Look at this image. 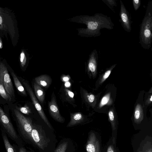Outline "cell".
I'll use <instances>...</instances> for the list:
<instances>
[{
	"instance_id": "1",
	"label": "cell",
	"mask_w": 152,
	"mask_h": 152,
	"mask_svg": "<svg viewBox=\"0 0 152 152\" xmlns=\"http://www.w3.org/2000/svg\"><path fill=\"white\" fill-rule=\"evenodd\" d=\"M69 20L71 21L83 24L86 26V28L77 29L78 34L82 37H98L101 35V29L106 28L112 30L114 27V24L110 17L101 13H96L93 16H77Z\"/></svg>"
},
{
	"instance_id": "2",
	"label": "cell",
	"mask_w": 152,
	"mask_h": 152,
	"mask_svg": "<svg viewBox=\"0 0 152 152\" xmlns=\"http://www.w3.org/2000/svg\"><path fill=\"white\" fill-rule=\"evenodd\" d=\"M152 0L148 2L144 17L140 26V43L143 48L149 50L152 41Z\"/></svg>"
},
{
	"instance_id": "3",
	"label": "cell",
	"mask_w": 152,
	"mask_h": 152,
	"mask_svg": "<svg viewBox=\"0 0 152 152\" xmlns=\"http://www.w3.org/2000/svg\"><path fill=\"white\" fill-rule=\"evenodd\" d=\"M14 112L22 132L27 137L31 140V133L33 125L31 119L24 116L17 109H15Z\"/></svg>"
},
{
	"instance_id": "4",
	"label": "cell",
	"mask_w": 152,
	"mask_h": 152,
	"mask_svg": "<svg viewBox=\"0 0 152 152\" xmlns=\"http://www.w3.org/2000/svg\"><path fill=\"white\" fill-rule=\"evenodd\" d=\"M22 82L23 84L28 93L33 103L40 116L48 126L50 129H51V126L48 119L41 106L38 101L28 82L24 79L22 80Z\"/></svg>"
},
{
	"instance_id": "5",
	"label": "cell",
	"mask_w": 152,
	"mask_h": 152,
	"mask_svg": "<svg viewBox=\"0 0 152 152\" xmlns=\"http://www.w3.org/2000/svg\"><path fill=\"white\" fill-rule=\"evenodd\" d=\"M41 127L38 125H33L31 135V140L40 148L44 149L48 144V140L42 133Z\"/></svg>"
},
{
	"instance_id": "6",
	"label": "cell",
	"mask_w": 152,
	"mask_h": 152,
	"mask_svg": "<svg viewBox=\"0 0 152 152\" xmlns=\"http://www.w3.org/2000/svg\"><path fill=\"white\" fill-rule=\"evenodd\" d=\"M0 80L8 94L11 98L14 96V91L12 81L6 67L2 63H0Z\"/></svg>"
},
{
	"instance_id": "7",
	"label": "cell",
	"mask_w": 152,
	"mask_h": 152,
	"mask_svg": "<svg viewBox=\"0 0 152 152\" xmlns=\"http://www.w3.org/2000/svg\"><path fill=\"white\" fill-rule=\"evenodd\" d=\"M120 22L124 30L130 32L132 30V22L130 15L121 0H120Z\"/></svg>"
},
{
	"instance_id": "8",
	"label": "cell",
	"mask_w": 152,
	"mask_h": 152,
	"mask_svg": "<svg viewBox=\"0 0 152 152\" xmlns=\"http://www.w3.org/2000/svg\"><path fill=\"white\" fill-rule=\"evenodd\" d=\"M48 104L49 112L52 117L57 122L63 123L64 119L59 112L56 96L53 92L51 96V100L48 102Z\"/></svg>"
},
{
	"instance_id": "9",
	"label": "cell",
	"mask_w": 152,
	"mask_h": 152,
	"mask_svg": "<svg viewBox=\"0 0 152 152\" xmlns=\"http://www.w3.org/2000/svg\"><path fill=\"white\" fill-rule=\"evenodd\" d=\"M0 122L10 136L17 139V135L8 117L0 107Z\"/></svg>"
},
{
	"instance_id": "10",
	"label": "cell",
	"mask_w": 152,
	"mask_h": 152,
	"mask_svg": "<svg viewBox=\"0 0 152 152\" xmlns=\"http://www.w3.org/2000/svg\"><path fill=\"white\" fill-rule=\"evenodd\" d=\"M86 149L87 152H101L99 141L93 132H91L89 134Z\"/></svg>"
},
{
	"instance_id": "11",
	"label": "cell",
	"mask_w": 152,
	"mask_h": 152,
	"mask_svg": "<svg viewBox=\"0 0 152 152\" xmlns=\"http://www.w3.org/2000/svg\"><path fill=\"white\" fill-rule=\"evenodd\" d=\"M98 58V51L94 49L89 54L87 63V69L93 75L95 74L96 72Z\"/></svg>"
},
{
	"instance_id": "12",
	"label": "cell",
	"mask_w": 152,
	"mask_h": 152,
	"mask_svg": "<svg viewBox=\"0 0 152 152\" xmlns=\"http://www.w3.org/2000/svg\"><path fill=\"white\" fill-rule=\"evenodd\" d=\"M35 82L41 87H49L52 83L50 77L47 75H42L35 78Z\"/></svg>"
},
{
	"instance_id": "13",
	"label": "cell",
	"mask_w": 152,
	"mask_h": 152,
	"mask_svg": "<svg viewBox=\"0 0 152 152\" xmlns=\"http://www.w3.org/2000/svg\"><path fill=\"white\" fill-rule=\"evenodd\" d=\"M83 119V116L81 113H71L70 121L67 127H70L78 124L82 122Z\"/></svg>"
},
{
	"instance_id": "14",
	"label": "cell",
	"mask_w": 152,
	"mask_h": 152,
	"mask_svg": "<svg viewBox=\"0 0 152 152\" xmlns=\"http://www.w3.org/2000/svg\"><path fill=\"white\" fill-rule=\"evenodd\" d=\"M116 141V136L112 135L105 148L104 152H117Z\"/></svg>"
},
{
	"instance_id": "15",
	"label": "cell",
	"mask_w": 152,
	"mask_h": 152,
	"mask_svg": "<svg viewBox=\"0 0 152 152\" xmlns=\"http://www.w3.org/2000/svg\"><path fill=\"white\" fill-rule=\"evenodd\" d=\"M34 88L36 96L41 103H43L45 97V94L41 86L35 82L34 83Z\"/></svg>"
},
{
	"instance_id": "16",
	"label": "cell",
	"mask_w": 152,
	"mask_h": 152,
	"mask_svg": "<svg viewBox=\"0 0 152 152\" xmlns=\"http://www.w3.org/2000/svg\"><path fill=\"white\" fill-rule=\"evenodd\" d=\"M11 74L15 86L18 90L23 95H26V93L23 86L18 78L16 74L13 72H11Z\"/></svg>"
},
{
	"instance_id": "17",
	"label": "cell",
	"mask_w": 152,
	"mask_h": 152,
	"mask_svg": "<svg viewBox=\"0 0 152 152\" xmlns=\"http://www.w3.org/2000/svg\"><path fill=\"white\" fill-rule=\"evenodd\" d=\"M0 94L1 97L5 99L10 101L11 100V97L6 91L3 84L1 81L0 80Z\"/></svg>"
},
{
	"instance_id": "18",
	"label": "cell",
	"mask_w": 152,
	"mask_h": 152,
	"mask_svg": "<svg viewBox=\"0 0 152 152\" xmlns=\"http://www.w3.org/2000/svg\"><path fill=\"white\" fill-rule=\"evenodd\" d=\"M3 139L7 152H15L14 148L5 135L3 136Z\"/></svg>"
},
{
	"instance_id": "19",
	"label": "cell",
	"mask_w": 152,
	"mask_h": 152,
	"mask_svg": "<svg viewBox=\"0 0 152 152\" xmlns=\"http://www.w3.org/2000/svg\"><path fill=\"white\" fill-rule=\"evenodd\" d=\"M142 112L140 106L137 105L136 107L134 114L135 119L137 122L140 121L142 119Z\"/></svg>"
},
{
	"instance_id": "20",
	"label": "cell",
	"mask_w": 152,
	"mask_h": 152,
	"mask_svg": "<svg viewBox=\"0 0 152 152\" xmlns=\"http://www.w3.org/2000/svg\"><path fill=\"white\" fill-rule=\"evenodd\" d=\"M138 152H152L151 142H147L144 143Z\"/></svg>"
},
{
	"instance_id": "21",
	"label": "cell",
	"mask_w": 152,
	"mask_h": 152,
	"mask_svg": "<svg viewBox=\"0 0 152 152\" xmlns=\"http://www.w3.org/2000/svg\"><path fill=\"white\" fill-rule=\"evenodd\" d=\"M114 12H115V8L117 5L116 0H102Z\"/></svg>"
},
{
	"instance_id": "22",
	"label": "cell",
	"mask_w": 152,
	"mask_h": 152,
	"mask_svg": "<svg viewBox=\"0 0 152 152\" xmlns=\"http://www.w3.org/2000/svg\"><path fill=\"white\" fill-rule=\"evenodd\" d=\"M68 146V142H64L60 144L55 150V152H65Z\"/></svg>"
},
{
	"instance_id": "23",
	"label": "cell",
	"mask_w": 152,
	"mask_h": 152,
	"mask_svg": "<svg viewBox=\"0 0 152 152\" xmlns=\"http://www.w3.org/2000/svg\"><path fill=\"white\" fill-rule=\"evenodd\" d=\"M17 110L27 115H29L31 113V110L28 106L26 104L23 107H17Z\"/></svg>"
},
{
	"instance_id": "24",
	"label": "cell",
	"mask_w": 152,
	"mask_h": 152,
	"mask_svg": "<svg viewBox=\"0 0 152 152\" xmlns=\"http://www.w3.org/2000/svg\"><path fill=\"white\" fill-rule=\"evenodd\" d=\"M115 65L116 64L113 65L110 69L107 71L105 72L102 78V82L103 81H104L109 76L111 73L112 69L114 68L115 66Z\"/></svg>"
},
{
	"instance_id": "25",
	"label": "cell",
	"mask_w": 152,
	"mask_h": 152,
	"mask_svg": "<svg viewBox=\"0 0 152 152\" xmlns=\"http://www.w3.org/2000/svg\"><path fill=\"white\" fill-rule=\"evenodd\" d=\"M134 9L135 11L137 10L140 7L141 4L140 0H134L132 1Z\"/></svg>"
},
{
	"instance_id": "26",
	"label": "cell",
	"mask_w": 152,
	"mask_h": 152,
	"mask_svg": "<svg viewBox=\"0 0 152 152\" xmlns=\"http://www.w3.org/2000/svg\"><path fill=\"white\" fill-rule=\"evenodd\" d=\"M20 62L22 66L23 67H24L26 64V58L25 54L23 52H22L20 54Z\"/></svg>"
},
{
	"instance_id": "27",
	"label": "cell",
	"mask_w": 152,
	"mask_h": 152,
	"mask_svg": "<svg viewBox=\"0 0 152 152\" xmlns=\"http://www.w3.org/2000/svg\"><path fill=\"white\" fill-rule=\"evenodd\" d=\"M66 95L68 97H69V98H70L72 99H73L74 94L73 92L69 90L66 89Z\"/></svg>"
},
{
	"instance_id": "28",
	"label": "cell",
	"mask_w": 152,
	"mask_h": 152,
	"mask_svg": "<svg viewBox=\"0 0 152 152\" xmlns=\"http://www.w3.org/2000/svg\"><path fill=\"white\" fill-rule=\"evenodd\" d=\"M87 99L88 101L90 102H92L94 100L95 97L94 95L91 94L89 95H87Z\"/></svg>"
},
{
	"instance_id": "29",
	"label": "cell",
	"mask_w": 152,
	"mask_h": 152,
	"mask_svg": "<svg viewBox=\"0 0 152 152\" xmlns=\"http://www.w3.org/2000/svg\"><path fill=\"white\" fill-rule=\"evenodd\" d=\"M109 99L108 96H105L104 97L102 98L101 102V104L102 105H103L106 104L108 102Z\"/></svg>"
},
{
	"instance_id": "30",
	"label": "cell",
	"mask_w": 152,
	"mask_h": 152,
	"mask_svg": "<svg viewBox=\"0 0 152 152\" xmlns=\"http://www.w3.org/2000/svg\"><path fill=\"white\" fill-rule=\"evenodd\" d=\"M70 79V78L69 77H68V76H66L63 77L62 78V80L64 81L67 82Z\"/></svg>"
},
{
	"instance_id": "31",
	"label": "cell",
	"mask_w": 152,
	"mask_h": 152,
	"mask_svg": "<svg viewBox=\"0 0 152 152\" xmlns=\"http://www.w3.org/2000/svg\"><path fill=\"white\" fill-rule=\"evenodd\" d=\"M19 152H28L25 149L23 148H21L19 150Z\"/></svg>"
},
{
	"instance_id": "32",
	"label": "cell",
	"mask_w": 152,
	"mask_h": 152,
	"mask_svg": "<svg viewBox=\"0 0 152 152\" xmlns=\"http://www.w3.org/2000/svg\"><path fill=\"white\" fill-rule=\"evenodd\" d=\"M65 85L66 87H69L70 85V84L69 82L67 81L65 83Z\"/></svg>"
},
{
	"instance_id": "33",
	"label": "cell",
	"mask_w": 152,
	"mask_h": 152,
	"mask_svg": "<svg viewBox=\"0 0 152 152\" xmlns=\"http://www.w3.org/2000/svg\"><path fill=\"white\" fill-rule=\"evenodd\" d=\"M2 22V19L1 16H0V24H1Z\"/></svg>"
},
{
	"instance_id": "34",
	"label": "cell",
	"mask_w": 152,
	"mask_h": 152,
	"mask_svg": "<svg viewBox=\"0 0 152 152\" xmlns=\"http://www.w3.org/2000/svg\"><path fill=\"white\" fill-rule=\"evenodd\" d=\"M2 47V43L0 41V48H1Z\"/></svg>"
},
{
	"instance_id": "35",
	"label": "cell",
	"mask_w": 152,
	"mask_h": 152,
	"mask_svg": "<svg viewBox=\"0 0 152 152\" xmlns=\"http://www.w3.org/2000/svg\"><path fill=\"white\" fill-rule=\"evenodd\" d=\"M150 100L151 102L152 101V96H151V98L150 99Z\"/></svg>"
}]
</instances>
